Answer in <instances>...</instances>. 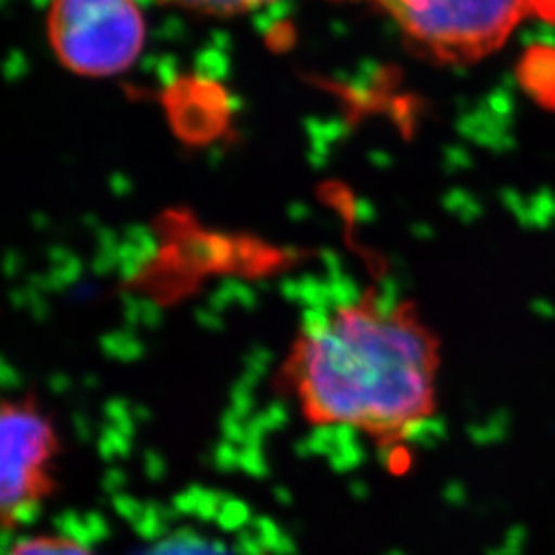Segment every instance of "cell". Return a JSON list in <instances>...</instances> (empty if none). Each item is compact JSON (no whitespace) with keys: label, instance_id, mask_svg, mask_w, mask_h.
Returning <instances> with one entry per match:
<instances>
[{"label":"cell","instance_id":"1","mask_svg":"<svg viewBox=\"0 0 555 555\" xmlns=\"http://www.w3.org/2000/svg\"><path fill=\"white\" fill-rule=\"evenodd\" d=\"M440 364L416 305L369 291L300 327L280 385L309 426L354 433L401 467L437 417Z\"/></svg>","mask_w":555,"mask_h":555},{"label":"cell","instance_id":"2","mask_svg":"<svg viewBox=\"0 0 555 555\" xmlns=\"http://www.w3.org/2000/svg\"><path fill=\"white\" fill-rule=\"evenodd\" d=\"M416 52L442 64H472L498 52L535 0H369Z\"/></svg>","mask_w":555,"mask_h":555},{"label":"cell","instance_id":"3","mask_svg":"<svg viewBox=\"0 0 555 555\" xmlns=\"http://www.w3.org/2000/svg\"><path fill=\"white\" fill-rule=\"evenodd\" d=\"M48 36L70 73L105 79L137 62L146 23L139 0H52Z\"/></svg>","mask_w":555,"mask_h":555},{"label":"cell","instance_id":"4","mask_svg":"<svg viewBox=\"0 0 555 555\" xmlns=\"http://www.w3.org/2000/svg\"><path fill=\"white\" fill-rule=\"evenodd\" d=\"M59 437L34 401L0 397V529H15L54 490Z\"/></svg>","mask_w":555,"mask_h":555},{"label":"cell","instance_id":"5","mask_svg":"<svg viewBox=\"0 0 555 555\" xmlns=\"http://www.w3.org/2000/svg\"><path fill=\"white\" fill-rule=\"evenodd\" d=\"M160 2L192 11V13H199V15L237 17V15L258 11L261 7H268L276 0H160Z\"/></svg>","mask_w":555,"mask_h":555},{"label":"cell","instance_id":"6","mask_svg":"<svg viewBox=\"0 0 555 555\" xmlns=\"http://www.w3.org/2000/svg\"><path fill=\"white\" fill-rule=\"evenodd\" d=\"M9 555H91L75 539L68 537H36L25 539Z\"/></svg>","mask_w":555,"mask_h":555}]
</instances>
